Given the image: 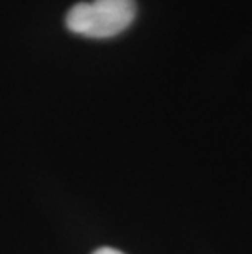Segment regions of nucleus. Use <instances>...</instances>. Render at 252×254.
I'll list each match as a JSON object with an SVG mask.
<instances>
[{
  "label": "nucleus",
  "instance_id": "obj_1",
  "mask_svg": "<svg viewBox=\"0 0 252 254\" xmlns=\"http://www.w3.org/2000/svg\"><path fill=\"white\" fill-rule=\"evenodd\" d=\"M135 15V0H94L74 5L66 17V25L74 33L100 40L125 31Z\"/></svg>",
  "mask_w": 252,
  "mask_h": 254
},
{
  "label": "nucleus",
  "instance_id": "obj_2",
  "mask_svg": "<svg viewBox=\"0 0 252 254\" xmlns=\"http://www.w3.org/2000/svg\"><path fill=\"white\" fill-rule=\"evenodd\" d=\"M94 254H123V253L113 250V248H100V250H97Z\"/></svg>",
  "mask_w": 252,
  "mask_h": 254
}]
</instances>
